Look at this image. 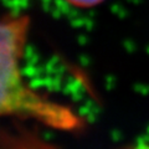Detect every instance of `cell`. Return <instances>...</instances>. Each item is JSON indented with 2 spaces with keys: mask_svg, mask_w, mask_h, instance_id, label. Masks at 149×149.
<instances>
[{
  "mask_svg": "<svg viewBox=\"0 0 149 149\" xmlns=\"http://www.w3.org/2000/svg\"><path fill=\"white\" fill-rule=\"evenodd\" d=\"M67 5L74 9H81V10H88V9L97 8L101 4H103L106 0H62Z\"/></svg>",
  "mask_w": 149,
  "mask_h": 149,
  "instance_id": "cell-2",
  "label": "cell"
},
{
  "mask_svg": "<svg viewBox=\"0 0 149 149\" xmlns=\"http://www.w3.org/2000/svg\"><path fill=\"white\" fill-rule=\"evenodd\" d=\"M30 21L26 14L15 13H8L1 19V113L27 116L56 128H78L80 120L71 111L42 98L32 88L27 87L21 77V57L24 55Z\"/></svg>",
  "mask_w": 149,
  "mask_h": 149,
  "instance_id": "cell-1",
  "label": "cell"
}]
</instances>
